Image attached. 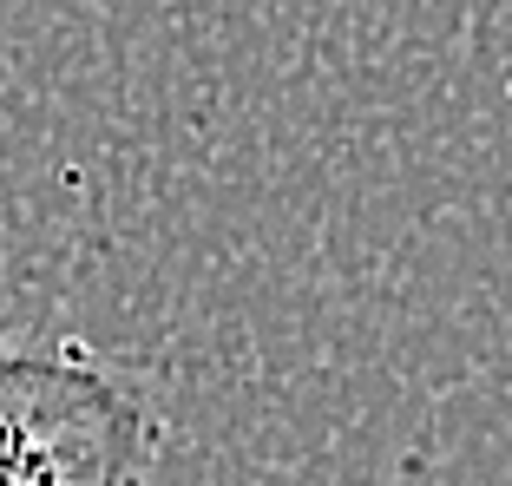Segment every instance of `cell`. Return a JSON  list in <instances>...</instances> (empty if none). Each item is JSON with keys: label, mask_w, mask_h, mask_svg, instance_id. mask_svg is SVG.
I'll use <instances>...</instances> for the list:
<instances>
[{"label": "cell", "mask_w": 512, "mask_h": 486, "mask_svg": "<svg viewBox=\"0 0 512 486\" xmlns=\"http://www.w3.org/2000/svg\"><path fill=\"white\" fill-rule=\"evenodd\" d=\"M158 401L79 342L0 349V486H151Z\"/></svg>", "instance_id": "obj_1"}]
</instances>
